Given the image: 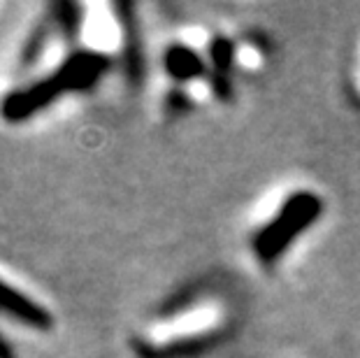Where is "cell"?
I'll use <instances>...</instances> for the list:
<instances>
[{"instance_id": "obj_2", "label": "cell", "mask_w": 360, "mask_h": 358, "mask_svg": "<svg viewBox=\"0 0 360 358\" xmlns=\"http://www.w3.org/2000/svg\"><path fill=\"white\" fill-rule=\"evenodd\" d=\"M112 63L103 56L75 47L60 63L44 75L10 84L0 94V121L5 126H21L40 117L65 98L91 94L110 72Z\"/></svg>"}, {"instance_id": "obj_5", "label": "cell", "mask_w": 360, "mask_h": 358, "mask_svg": "<svg viewBox=\"0 0 360 358\" xmlns=\"http://www.w3.org/2000/svg\"><path fill=\"white\" fill-rule=\"evenodd\" d=\"M210 60L200 49L191 47L181 37H170L158 54V72L163 79V87L184 89L188 84L202 79L210 72Z\"/></svg>"}, {"instance_id": "obj_3", "label": "cell", "mask_w": 360, "mask_h": 358, "mask_svg": "<svg viewBox=\"0 0 360 358\" xmlns=\"http://www.w3.org/2000/svg\"><path fill=\"white\" fill-rule=\"evenodd\" d=\"M323 210V198L311 188H295L279 198L270 215L249 235V249L254 261L267 270L279 265L288 249L321 219Z\"/></svg>"}, {"instance_id": "obj_6", "label": "cell", "mask_w": 360, "mask_h": 358, "mask_svg": "<svg viewBox=\"0 0 360 358\" xmlns=\"http://www.w3.org/2000/svg\"><path fill=\"white\" fill-rule=\"evenodd\" d=\"M270 63V42L260 33H244L235 37V70L256 75Z\"/></svg>"}, {"instance_id": "obj_7", "label": "cell", "mask_w": 360, "mask_h": 358, "mask_svg": "<svg viewBox=\"0 0 360 358\" xmlns=\"http://www.w3.org/2000/svg\"><path fill=\"white\" fill-rule=\"evenodd\" d=\"M0 358H14L12 347L7 345V340H5V338H0Z\"/></svg>"}, {"instance_id": "obj_1", "label": "cell", "mask_w": 360, "mask_h": 358, "mask_svg": "<svg viewBox=\"0 0 360 358\" xmlns=\"http://www.w3.org/2000/svg\"><path fill=\"white\" fill-rule=\"evenodd\" d=\"M233 331L231 307L205 286H188L151 314L130 338L135 358H195Z\"/></svg>"}, {"instance_id": "obj_4", "label": "cell", "mask_w": 360, "mask_h": 358, "mask_svg": "<svg viewBox=\"0 0 360 358\" xmlns=\"http://www.w3.org/2000/svg\"><path fill=\"white\" fill-rule=\"evenodd\" d=\"M0 319L14 324L28 333H51L56 326L53 312L44 302H40L33 293L21 288L17 281L7 279L0 272Z\"/></svg>"}]
</instances>
